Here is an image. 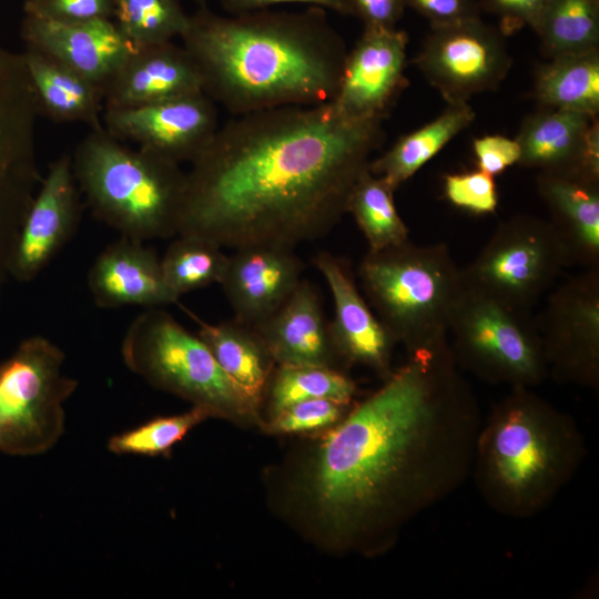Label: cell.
I'll use <instances>...</instances> for the list:
<instances>
[{"mask_svg": "<svg viewBox=\"0 0 599 599\" xmlns=\"http://www.w3.org/2000/svg\"><path fill=\"white\" fill-rule=\"evenodd\" d=\"M64 352L47 337L23 341L0 364V454L33 457L65 429V402L78 380L63 373Z\"/></svg>", "mask_w": 599, "mask_h": 599, "instance_id": "9c48e42d", "label": "cell"}, {"mask_svg": "<svg viewBox=\"0 0 599 599\" xmlns=\"http://www.w3.org/2000/svg\"><path fill=\"white\" fill-rule=\"evenodd\" d=\"M395 191L368 169L351 191L347 213L354 217L369 251H380L409 240L408 227L395 205Z\"/></svg>", "mask_w": 599, "mask_h": 599, "instance_id": "f1b7e54d", "label": "cell"}, {"mask_svg": "<svg viewBox=\"0 0 599 599\" xmlns=\"http://www.w3.org/2000/svg\"><path fill=\"white\" fill-rule=\"evenodd\" d=\"M181 39L203 92L233 115L332 102L348 52L318 7L222 16L201 6Z\"/></svg>", "mask_w": 599, "mask_h": 599, "instance_id": "3957f363", "label": "cell"}, {"mask_svg": "<svg viewBox=\"0 0 599 599\" xmlns=\"http://www.w3.org/2000/svg\"><path fill=\"white\" fill-rule=\"evenodd\" d=\"M21 35L27 49L58 60L103 91L134 50L113 19L61 23L24 14Z\"/></svg>", "mask_w": 599, "mask_h": 599, "instance_id": "ac0fdd59", "label": "cell"}, {"mask_svg": "<svg viewBox=\"0 0 599 599\" xmlns=\"http://www.w3.org/2000/svg\"><path fill=\"white\" fill-rule=\"evenodd\" d=\"M102 125L113 138L177 164L192 163L220 128L215 102L204 92L132 108H104Z\"/></svg>", "mask_w": 599, "mask_h": 599, "instance_id": "5bb4252c", "label": "cell"}, {"mask_svg": "<svg viewBox=\"0 0 599 599\" xmlns=\"http://www.w3.org/2000/svg\"><path fill=\"white\" fill-rule=\"evenodd\" d=\"M516 140L522 167L599 177L598 116L541 108L524 120Z\"/></svg>", "mask_w": 599, "mask_h": 599, "instance_id": "ffe728a7", "label": "cell"}, {"mask_svg": "<svg viewBox=\"0 0 599 599\" xmlns=\"http://www.w3.org/2000/svg\"><path fill=\"white\" fill-rule=\"evenodd\" d=\"M40 114L58 123L103 128L104 91L58 60L32 49L23 52Z\"/></svg>", "mask_w": 599, "mask_h": 599, "instance_id": "d4e9b609", "label": "cell"}, {"mask_svg": "<svg viewBox=\"0 0 599 599\" xmlns=\"http://www.w3.org/2000/svg\"><path fill=\"white\" fill-rule=\"evenodd\" d=\"M473 151L478 169L494 177L518 164L520 158L518 141L499 134L475 139Z\"/></svg>", "mask_w": 599, "mask_h": 599, "instance_id": "74e56055", "label": "cell"}, {"mask_svg": "<svg viewBox=\"0 0 599 599\" xmlns=\"http://www.w3.org/2000/svg\"><path fill=\"white\" fill-rule=\"evenodd\" d=\"M534 30L550 59L599 50V0H548Z\"/></svg>", "mask_w": 599, "mask_h": 599, "instance_id": "f546056e", "label": "cell"}, {"mask_svg": "<svg viewBox=\"0 0 599 599\" xmlns=\"http://www.w3.org/2000/svg\"><path fill=\"white\" fill-rule=\"evenodd\" d=\"M203 92L200 72L173 41L134 48L104 89V108H132Z\"/></svg>", "mask_w": 599, "mask_h": 599, "instance_id": "7402d4cb", "label": "cell"}, {"mask_svg": "<svg viewBox=\"0 0 599 599\" xmlns=\"http://www.w3.org/2000/svg\"><path fill=\"white\" fill-rule=\"evenodd\" d=\"M407 43L397 28L364 27L347 52L334 106L348 118L384 120L407 85Z\"/></svg>", "mask_w": 599, "mask_h": 599, "instance_id": "9a60e30c", "label": "cell"}, {"mask_svg": "<svg viewBox=\"0 0 599 599\" xmlns=\"http://www.w3.org/2000/svg\"><path fill=\"white\" fill-rule=\"evenodd\" d=\"M229 255L204 238L177 235L161 258L164 281L176 295L221 284Z\"/></svg>", "mask_w": 599, "mask_h": 599, "instance_id": "1f68e13d", "label": "cell"}, {"mask_svg": "<svg viewBox=\"0 0 599 599\" xmlns=\"http://www.w3.org/2000/svg\"><path fill=\"white\" fill-rule=\"evenodd\" d=\"M483 422L449 341L408 355L313 455L302 490L335 545L372 551L471 475Z\"/></svg>", "mask_w": 599, "mask_h": 599, "instance_id": "6da1fadb", "label": "cell"}, {"mask_svg": "<svg viewBox=\"0 0 599 599\" xmlns=\"http://www.w3.org/2000/svg\"><path fill=\"white\" fill-rule=\"evenodd\" d=\"M193 1L197 2L200 6H205L207 0H193Z\"/></svg>", "mask_w": 599, "mask_h": 599, "instance_id": "7bdbcfd3", "label": "cell"}, {"mask_svg": "<svg viewBox=\"0 0 599 599\" xmlns=\"http://www.w3.org/2000/svg\"><path fill=\"white\" fill-rule=\"evenodd\" d=\"M189 18L180 0H113L112 19L134 48L181 38Z\"/></svg>", "mask_w": 599, "mask_h": 599, "instance_id": "d6a6232c", "label": "cell"}, {"mask_svg": "<svg viewBox=\"0 0 599 599\" xmlns=\"http://www.w3.org/2000/svg\"><path fill=\"white\" fill-rule=\"evenodd\" d=\"M349 404L329 398L295 403L272 416L268 428L273 433L290 434L319 429L337 424Z\"/></svg>", "mask_w": 599, "mask_h": 599, "instance_id": "e575fe53", "label": "cell"}, {"mask_svg": "<svg viewBox=\"0 0 599 599\" xmlns=\"http://www.w3.org/2000/svg\"><path fill=\"white\" fill-rule=\"evenodd\" d=\"M266 389L273 416L295 403L315 398L351 404L356 385L352 378L334 367L277 365Z\"/></svg>", "mask_w": 599, "mask_h": 599, "instance_id": "4dcf8cb0", "label": "cell"}, {"mask_svg": "<svg viewBox=\"0 0 599 599\" xmlns=\"http://www.w3.org/2000/svg\"><path fill=\"white\" fill-rule=\"evenodd\" d=\"M24 14L61 22L78 23L113 18V0H24Z\"/></svg>", "mask_w": 599, "mask_h": 599, "instance_id": "8d00e7d4", "label": "cell"}, {"mask_svg": "<svg viewBox=\"0 0 599 599\" xmlns=\"http://www.w3.org/2000/svg\"><path fill=\"white\" fill-rule=\"evenodd\" d=\"M409 7L424 16L430 26H448L480 17L477 0H404Z\"/></svg>", "mask_w": 599, "mask_h": 599, "instance_id": "ab89813d", "label": "cell"}, {"mask_svg": "<svg viewBox=\"0 0 599 599\" xmlns=\"http://www.w3.org/2000/svg\"><path fill=\"white\" fill-rule=\"evenodd\" d=\"M277 365L334 367L341 362L334 348L319 293L302 280L283 304L253 325Z\"/></svg>", "mask_w": 599, "mask_h": 599, "instance_id": "603a6c76", "label": "cell"}, {"mask_svg": "<svg viewBox=\"0 0 599 599\" xmlns=\"http://www.w3.org/2000/svg\"><path fill=\"white\" fill-rule=\"evenodd\" d=\"M125 366L155 388L205 409L211 417L251 424L257 404L219 365L207 346L162 307L129 325L121 344Z\"/></svg>", "mask_w": 599, "mask_h": 599, "instance_id": "52a82bcc", "label": "cell"}, {"mask_svg": "<svg viewBox=\"0 0 599 599\" xmlns=\"http://www.w3.org/2000/svg\"><path fill=\"white\" fill-rule=\"evenodd\" d=\"M294 248L256 244L234 250L221 282L234 317L256 325L275 312L302 281Z\"/></svg>", "mask_w": 599, "mask_h": 599, "instance_id": "d6986e66", "label": "cell"}, {"mask_svg": "<svg viewBox=\"0 0 599 599\" xmlns=\"http://www.w3.org/2000/svg\"><path fill=\"white\" fill-rule=\"evenodd\" d=\"M71 162L92 214L121 236L145 242L177 235L186 186L180 164L131 149L104 128L78 143Z\"/></svg>", "mask_w": 599, "mask_h": 599, "instance_id": "5b68a950", "label": "cell"}, {"mask_svg": "<svg viewBox=\"0 0 599 599\" xmlns=\"http://www.w3.org/2000/svg\"><path fill=\"white\" fill-rule=\"evenodd\" d=\"M88 287L102 308H158L180 298L166 285L156 252L144 241L126 236L98 255L88 273Z\"/></svg>", "mask_w": 599, "mask_h": 599, "instance_id": "44dd1931", "label": "cell"}, {"mask_svg": "<svg viewBox=\"0 0 599 599\" xmlns=\"http://www.w3.org/2000/svg\"><path fill=\"white\" fill-rule=\"evenodd\" d=\"M444 192L453 205L474 214L494 213L499 203L495 177L479 169L447 174Z\"/></svg>", "mask_w": 599, "mask_h": 599, "instance_id": "d590c367", "label": "cell"}, {"mask_svg": "<svg viewBox=\"0 0 599 599\" xmlns=\"http://www.w3.org/2000/svg\"><path fill=\"white\" fill-rule=\"evenodd\" d=\"M534 97L541 108L598 116L599 50L551 58L536 73Z\"/></svg>", "mask_w": 599, "mask_h": 599, "instance_id": "83f0119b", "label": "cell"}, {"mask_svg": "<svg viewBox=\"0 0 599 599\" xmlns=\"http://www.w3.org/2000/svg\"><path fill=\"white\" fill-rule=\"evenodd\" d=\"M474 119L475 112L467 102L450 103L437 118L400 136L385 153L370 160L368 170L397 190Z\"/></svg>", "mask_w": 599, "mask_h": 599, "instance_id": "4316f807", "label": "cell"}, {"mask_svg": "<svg viewBox=\"0 0 599 599\" xmlns=\"http://www.w3.org/2000/svg\"><path fill=\"white\" fill-rule=\"evenodd\" d=\"M39 115L23 54L0 45V264L41 181L35 145Z\"/></svg>", "mask_w": 599, "mask_h": 599, "instance_id": "8fae6325", "label": "cell"}, {"mask_svg": "<svg viewBox=\"0 0 599 599\" xmlns=\"http://www.w3.org/2000/svg\"><path fill=\"white\" fill-rule=\"evenodd\" d=\"M382 122L332 102L234 115L186 172L177 235L233 250L325 235L384 141Z\"/></svg>", "mask_w": 599, "mask_h": 599, "instance_id": "7a4b0ae2", "label": "cell"}, {"mask_svg": "<svg viewBox=\"0 0 599 599\" xmlns=\"http://www.w3.org/2000/svg\"><path fill=\"white\" fill-rule=\"evenodd\" d=\"M209 417L211 416L205 409L193 406L185 413L155 417L132 429L113 435L109 438L106 447L115 455L164 456L192 428Z\"/></svg>", "mask_w": 599, "mask_h": 599, "instance_id": "836d02e7", "label": "cell"}, {"mask_svg": "<svg viewBox=\"0 0 599 599\" xmlns=\"http://www.w3.org/2000/svg\"><path fill=\"white\" fill-rule=\"evenodd\" d=\"M80 219V190L71 156L63 154L40 182L19 230L9 272L22 282L34 278L73 237Z\"/></svg>", "mask_w": 599, "mask_h": 599, "instance_id": "2e32d148", "label": "cell"}, {"mask_svg": "<svg viewBox=\"0 0 599 599\" xmlns=\"http://www.w3.org/2000/svg\"><path fill=\"white\" fill-rule=\"evenodd\" d=\"M415 63L450 103L494 90L511 64L505 34L480 17L448 26H430Z\"/></svg>", "mask_w": 599, "mask_h": 599, "instance_id": "4fadbf2b", "label": "cell"}, {"mask_svg": "<svg viewBox=\"0 0 599 599\" xmlns=\"http://www.w3.org/2000/svg\"><path fill=\"white\" fill-rule=\"evenodd\" d=\"M182 308L222 369L261 405L276 363L257 329L235 317L211 324Z\"/></svg>", "mask_w": 599, "mask_h": 599, "instance_id": "484cf974", "label": "cell"}, {"mask_svg": "<svg viewBox=\"0 0 599 599\" xmlns=\"http://www.w3.org/2000/svg\"><path fill=\"white\" fill-rule=\"evenodd\" d=\"M548 0H483V7L500 20L506 35L524 27L534 29Z\"/></svg>", "mask_w": 599, "mask_h": 599, "instance_id": "f35d334b", "label": "cell"}, {"mask_svg": "<svg viewBox=\"0 0 599 599\" xmlns=\"http://www.w3.org/2000/svg\"><path fill=\"white\" fill-rule=\"evenodd\" d=\"M548 376L599 388V266L583 268L548 295L535 317Z\"/></svg>", "mask_w": 599, "mask_h": 599, "instance_id": "7c38bea8", "label": "cell"}, {"mask_svg": "<svg viewBox=\"0 0 599 599\" xmlns=\"http://www.w3.org/2000/svg\"><path fill=\"white\" fill-rule=\"evenodd\" d=\"M219 2L230 14L268 9L280 3H306L342 16H355L352 0H219Z\"/></svg>", "mask_w": 599, "mask_h": 599, "instance_id": "b9f144b4", "label": "cell"}, {"mask_svg": "<svg viewBox=\"0 0 599 599\" xmlns=\"http://www.w3.org/2000/svg\"><path fill=\"white\" fill-rule=\"evenodd\" d=\"M313 264L333 298L334 318L328 324L339 361L346 366L368 367L386 379L393 373L397 343L361 294L349 263L324 251L314 256Z\"/></svg>", "mask_w": 599, "mask_h": 599, "instance_id": "e0dca14e", "label": "cell"}, {"mask_svg": "<svg viewBox=\"0 0 599 599\" xmlns=\"http://www.w3.org/2000/svg\"><path fill=\"white\" fill-rule=\"evenodd\" d=\"M364 27L396 28L405 10L404 0H352Z\"/></svg>", "mask_w": 599, "mask_h": 599, "instance_id": "60d3db41", "label": "cell"}, {"mask_svg": "<svg viewBox=\"0 0 599 599\" xmlns=\"http://www.w3.org/2000/svg\"><path fill=\"white\" fill-rule=\"evenodd\" d=\"M566 251L549 221L519 214L501 222L464 268V285L532 311L561 271Z\"/></svg>", "mask_w": 599, "mask_h": 599, "instance_id": "30bf717a", "label": "cell"}, {"mask_svg": "<svg viewBox=\"0 0 599 599\" xmlns=\"http://www.w3.org/2000/svg\"><path fill=\"white\" fill-rule=\"evenodd\" d=\"M358 277L369 306L408 355L448 341L450 314L465 285L447 244L408 240L368 250Z\"/></svg>", "mask_w": 599, "mask_h": 599, "instance_id": "8992f818", "label": "cell"}, {"mask_svg": "<svg viewBox=\"0 0 599 599\" xmlns=\"http://www.w3.org/2000/svg\"><path fill=\"white\" fill-rule=\"evenodd\" d=\"M587 455L577 422L530 387H510L483 418L471 474L496 512L526 519L547 508Z\"/></svg>", "mask_w": 599, "mask_h": 599, "instance_id": "277c9868", "label": "cell"}, {"mask_svg": "<svg viewBox=\"0 0 599 599\" xmlns=\"http://www.w3.org/2000/svg\"><path fill=\"white\" fill-rule=\"evenodd\" d=\"M448 334L457 366L487 384L532 388L548 377L531 311L465 286Z\"/></svg>", "mask_w": 599, "mask_h": 599, "instance_id": "ba28073f", "label": "cell"}, {"mask_svg": "<svg viewBox=\"0 0 599 599\" xmlns=\"http://www.w3.org/2000/svg\"><path fill=\"white\" fill-rule=\"evenodd\" d=\"M536 182L569 266H599V177L539 172Z\"/></svg>", "mask_w": 599, "mask_h": 599, "instance_id": "cb8c5ba5", "label": "cell"}]
</instances>
